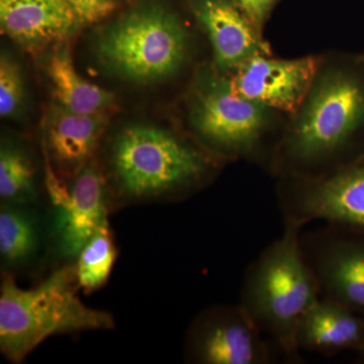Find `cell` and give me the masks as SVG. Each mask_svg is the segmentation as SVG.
I'll return each mask as SVG.
<instances>
[{"mask_svg":"<svg viewBox=\"0 0 364 364\" xmlns=\"http://www.w3.org/2000/svg\"><path fill=\"white\" fill-rule=\"evenodd\" d=\"M105 164L100 168L112 214L146 203L183 200L200 189L213 166L210 158L193 144L148 124L117 133L107 146Z\"/></svg>","mask_w":364,"mask_h":364,"instance_id":"cell-1","label":"cell"},{"mask_svg":"<svg viewBox=\"0 0 364 364\" xmlns=\"http://www.w3.org/2000/svg\"><path fill=\"white\" fill-rule=\"evenodd\" d=\"M75 263L62 264L31 289L0 272V352L11 363H23L46 340L59 335L111 331L116 328L107 311L86 306Z\"/></svg>","mask_w":364,"mask_h":364,"instance_id":"cell-2","label":"cell"},{"mask_svg":"<svg viewBox=\"0 0 364 364\" xmlns=\"http://www.w3.org/2000/svg\"><path fill=\"white\" fill-rule=\"evenodd\" d=\"M303 227L286 221L282 236L246 272L239 304L260 331L293 359L299 356V321L321 299L317 279L301 247Z\"/></svg>","mask_w":364,"mask_h":364,"instance_id":"cell-3","label":"cell"},{"mask_svg":"<svg viewBox=\"0 0 364 364\" xmlns=\"http://www.w3.org/2000/svg\"><path fill=\"white\" fill-rule=\"evenodd\" d=\"M97 51L104 65L117 75L134 82H152L181 68L186 57V28L166 7L145 2L100 33Z\"/></svg>","mask_w":364,"mask_h":364,"instance_id":"cell-4","label":"cell"},{"mask_svg":"<svg viewBox=\"0 0 364 364\" xmlns=\"http://www.w3.org/2000/svg\"><path fill=\"white\" fill-rule=\"evenodd\" d=\"M43 159L52 268L74 264L86 242L109 222L112 210L104 173L95 157L69 184L44 154Z\"/></svg>","mask_w":364,"mask_h":364,"instance_id":"cell-5","label":"cell"},{"mask_svg":"<svg viewBox=\"0 0 364 364\" xmlns=\"http://www.w3.org/2000/svg\"><path fill=\"white\" fill-rule=\"evenodd\" d=\"M363 117L360 86L348 76H329L314 92L287 140V156L305 165L333 157L350 140Z\"/></svg>","mask_w":364,"mask_h":364,"instance_id":"cell-6","label":"cell"},{"mask_svg":"<svg viewBox=\"0 0 364 364\" xmlns=\"http://www.w3.org/2000/svg\"><path fill=\"white\" fill-rule=\"evenodd\" d=\"M240 305L210 306L189 325L184 360L195 364H267L269 347Z\"/></svg>","mask_w":364,"mask_h":364,"instance_id":"cell-7","label":"cell"},{"mask_svg":"<svg viewBox=\"0 0 364 364\" xmlns=\"http://www.w3.org/2000/svg\"><path fill=\"white\" fill-rule=\"evenodd\" d=\"M301 247L317 279L321 299L364 318V241L328 224L301 236Z\"/></svg>","mask_w":364,"mask_h":364,"instance_id":"cell-8","label":"cell"},{"mask_svg":"<svg viewBox=\"0 0 364 364\" xmlns=\"http://www.w3.org/2000/svg\"><path fill=\"white\" fill-rule=\"evenodd\" d=\"M286 221H322L364 231V156L329 176L280 196Z\"/></svg>","mask_w":364,"mask_h":364,"instance_id":"cell-9","label":"cell"},{"mask_svg":"<svg viewBox=\"0 0 364 364\" xmlns=\"http://www.w3.org/2000/svg\"><path fill=\"white\" fill-rule=\"evenodd\" d=\"M263 107L235 93L229 82L222 83L200 97L193 126L203 143L217 152H250L264 131Z\"/></svg>","mask_w":364,"mask_h":364,"instance_id":"cell-10","label":"cell"},{"mask_svg":"<svg viewBox=\"0 0 364 364\" xmlns=\"http://www.w3.org/2000/svg\"><path fill=\"white\" fill-rule=\"evenodd\" d=\"M318 70L315 58L269 59L257 55L237 68L229 85L263 107L294 112L305 100Z\"/></svg>","mask_w":364,"mask_h":364,"instance_id":"cell-11","label":"cell"},{"mask_svg":"<svg viewBox=\"0 0 364 364\" xmlns=\"http://www.w3.org/2000/svg\"><path fill=\"white\" fill-rule=\"evenodd\" d=\"M51 268L47 205L0 203V272L16 279Z\"/></svg>","mask_w":364,"mask_h":364,"instance_id":"cell-12","label":"cell"},{"mask_svg":"<svg viewBox=\"0 0 364 364\" xmlns=\"http://www.w3.org/2000/svg\"><path fill=\"white\" fill-rule=\"evenodd\" d=\"M81 25L68 0H0L2 33L26 51L64 42Z\"/></svg>","mask_w":364,"mask_h":364,"instance_id":"cell-13","label":"cell"},{"mask_svg":"<svg viewBox=\"0 0 364 364\" xmlns=\"http://www.w3.org/2000/svg\"><path fill=\"white\" fill-rule=\"evenodd\" d=\"M107 124V114H73L57 105L46 121L42 153L70 181L95 157Z\"/></svg>","mask_w":364,"mask_h":364,"instance_id":"cell-14","label":"cell"},{"mask_svg":"<svg viewBox=\"0 0 364 364\" xmlns=\"http://www.w3.org/2000/svg\"><path fill=\"white\" fill-rule=\"evenodd\" d=\"M193 7L207 30L220 68L237 69L267 53L257 30L232 0H195Z\"/></svg>","mask_w":364,"mask_h":364,"instance_id":"cell-15","label":"cell"},{"mask_svg":"<svg viewBox=\"0 0 364 364\" xmlns=\"http://www.w3.org/2000/svg\"><path fill=\"white\" fill-rule=\"evenodd\" d=\"M299 351L333 355L348 349H364V318L345 306L320 299L299 321L296 333Z\"/></svg>","mask_w":364,"mask_h":364,"instance_id":"cell-16","label":"cell"},{"mask_svg":"<svg viewBox=\"0 0 364 364\" xmlns=\"http://www.w3.org/2000/svg\"><path fill=\"white\" fill-rule=\"evenodd\" d=\"M53 93L58 105L79 114H107L114 105V95L93 85L76 71L68 48H62L50 57L47 66Z\"/></svg>","mask_w":364,"mask_h":364,"instance_id":"cell-17","label":"cell"},{"mask_svg":"<svg viewBox=\"0 0 364 364\" xmlns=\"http://www.w3.org/2000/svg\"><path fill=\"white\" fill-rule=\"evenodd\" d=\"M30 153L18 144L2 141L0 148V203L45 205V191Z\"/></svg>","mask_w":364,"mask_h":364,"instance_id":"cell-18","label":"cell"},{"mask_svg":"<svg viewBox=\"0 0 364 364\" xmlns=\"http://www.w3.org/2000/svg\"><path fill=\"white\" fill-rule=\"evenodd\" d=\"M119 250L111 224L102 225L86 242L75 261L79 287L85 294L100 291L109 282Z\"/></svg>","mask_w":364,"mask_h":364,"instance_id":"cell-19","label":"cell"},{"mask_svg":"<svg viewBox=\"0 0 364 364\" xmlns=\"http://www.w3.org/2000/svg\"><path fill=\"white\" fill-rule=\"evenodd\" d=\"M25 87L21 67L7 55L0 59V116L11 117L23 104Z\"/></svg>","mask_w":364,"mask_h":364,"instance_id":"cell-20","label":"cell"},{"mask_svg":"<svg viewBox=\"0 0 364 364\" xmlns=\"http://www.w3.org/2000/svg\"><path fill=\"white\" fill-rule=\"evenodd\" d=\"M82 23L102 20L116 9V0H68Z\"/></svg>","mask_w":364,"mask_h":364,"instance_id":"cell-21","label":"cell"},{"mask_svg":"<svg viewBox=\"0 0 364 364\" xmlns=\"http://www.w3.org/2000/svg\"><path fill=\"white\" fill-rule=\"evenodd\" d=\"M232 1L252 23L254 28L259 30L277 0H232Z\"/></svg>","mask_w":364,"mask_h":364,"instance_id":"cell-22","label":"cell"},{"mask_svg":"<svg viewBox=\"0 0 364 364\" xmlns=\"http://www.w3.org/2000/svg\"><path fill=\"white\" fill-rule=\"evenodd\" d=\"M363 352H364V349H363Z\"/></svg>","mask_w":364,"mask_h":364,"instance_id":"cell-23","label":"cell"}]
</instances>
